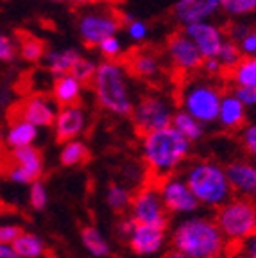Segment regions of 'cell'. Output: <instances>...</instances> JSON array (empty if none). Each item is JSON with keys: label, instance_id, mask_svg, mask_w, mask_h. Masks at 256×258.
<instances>
[{"label": "cell", "instance_id": "6da1fadb", "mask_svg": "<svg viewBox=\"0 0 256 258\" xmlns=\"http://www.w3.org/2000/svg\"><path fill=\"white\" fill-rule=\"evenodd\" d=\"M92 92L95 102L115 117H129L135 106L131 74L118 59H104L97 63L92 77Z\"/></svg>", "mask_w": 256, "mask_h": 258}, {"label": "cell", "instance_id": "7a4b0ae2", "mask_svg": "<svg viewBox=\"0 0 256 258\" xmlns=\"http://www.w3.org/2000/svg\"><path fill=\"white\" fill-rule=\"evenodd\" d=\"M190 149L192 142L186 140L172 125L145 133L142 138L144 160L152 174L158 177H167L176 172L177 167L188 158Z\"/></svg>", "mask_w": 256, "mask_h": 258}, {"label": "cell", "instance_id": "3957f363", "mask_svg": "<svg viewBox=\"0 0 256 258\" xmlns=\"http://www.w3.org/2000/svg\"><path fill=\"white\" fill-rule=\"evenodd\" d=\"M172 244L190 258H220L226 249V237L212 219L188 217L176 226Z\"/></svg>", "mask_w": 256, "mask_h": 258}, {"label": "cell", "instance_id": "277c9868", "mask_svg": "<svg viewBox=\"0 0 256 258\" xmlns=\"http://www.w3.org/2000/svg\"><path fill=\"white\" fill-rule=\"evenodd\" d=\"M184 181L204 206H220L231 199V185L224 167L213 161H196L184 172Z\"/></svg>", "mask_w": 256, "mask_h": 258}, {"label": "cell", "instance_id": "5b68a950", "mask_svg": "<svg viewBox=\"0 0 256 258\" xmlns=\"http://www.w3.org/2000/svg\"><path fill=\"white\" fill-rule=\"evenodd\" d=\"M220 99H222L220 86L208 77L188 79L181 86L179 92L181 109L190 113L192 117H196L204 125L217 122Z\"/></svg>", "mask_w": 256, "mask_h": 258}, {"label": "cell", "instance_id": "8992f818", "mask_svg": "<svg viewBox=\"0 0 256 258\" xmlns=\"http://www.w3.org/2000/svg\"><path fill=\"white\" fill-rule=\"evenodd\" d=\"M215 222L226 238L244 240L256 233V206L249 199H229L219 206Z\"/></svg>", "mask_w": 256, "mask_h": 258}, {"label": "cell", "instance_id": "52a82bcc", "mask_svg": "<svg viewBox=\"0 0 256 258\" xmlns=\"http://www.w3.org/2000/svg\"><path fill=\"white\" fill-rule=\"evenodd\" d=\"M120 18L115 11L108 8H100V6H93L83 11L77 18V36L81 38L86 47L97 48L99 43L104 38L111 36V34H118L120 31Z\"/></svg>", "mask_w": 256, "mask_h": 258}, {"label": "cell", "instance_id": "ba28073f", "mask_svg": "<svg viewBox=\"0 0 256 258\" xmlns=\"http://www.w3.org/2000/svg\"><path fill=\"white\" fill-rule=\"evenodd\" d=\"M131 117L136 129L142 135H145L170 125L174 117V108L167 97L152 93V95H145L138 102H135Z\"/></svg>", "mask_w": 256, "mask_h": 258}, {"label": "cell", "instance_id": "9c48e42d", "mask_svg": "<svg viewBox=\"0 0 256 258\" xmlns=\"http://www.w3.org/2000/svg\"><path fill=\"white\" fill-rule=\"evenodd\" d=\"M165 59L179 74H194L201 70L203 56L184 32H174L165 43Z\"/></svg>", "mask_w": 256, "mask_h": 258}, {"label": "cell", "instance_id": "30bf717a", "mask_svg": "<svg viewBox=\"0 0 256 258\" xmlns=\"http://www.w3.org/2000/svg\"><path fill=\"white\" fill-rule=\"evenodd\" d=\"M131 214L135 222L138 224H152V226H167V208L161 199L160 188H142L131 199Z\"/></svg>", "mask_w": 256, "mask_h": 258}, {"label": "cell", "instance_id": "8fae6325", "mask_svg": "<svg viewBox=\"0 0 256 258\" xmlns=\"http://www.w3.org/2000/svg\"><path fill=\"white\" fill-rule=\"evenodd\" d=\"M183 32L196 43V47L199 48L203 59L217 57L220 47L228 40V36H226V32L222 31V27L212 20H203V22H196V24L184 25Z\"/></svg>", "mask_w": 256, "mask_h": 258}, {"label": "cell", "instance_id": "7c38bea8", "mask_svg": "<svg viewBox=\"0 0 256 258\" xmlns=\"http://www.w3.org/2000/svg\"><path fill=\"white\" fill-rule=\"evenodd\" d=\"M160 194L163 199V205L170 214H194L199 208V201L188 188L186 181L181 177L167 176L165 181L160 185Z\"/></svg>", "mask_w": 256, "mask_h": 258}, {"label": "cell", "instance_id": "4fadbf2b", "mask_svg": "<svg viewBox=\"0 0 256 258\" xmlns=\"http://www.w3.org/2000/svg\"><path fill=\"white\" fill-rule=\"evenodd\" d=\"M43 172V158L34 145L13 149V167L9 170L11 181L18 185H31L32 181L40 179Z\"/></svg>", "mask_w": 256, "mask_h": 258}, {"label": "cell", "instance_id": "5bb4252c", "mask_svg": "<svg viewBox=\"0 0 256 258\" xmlns=\"http://www.w3.org/2000/svg\"><path fill=\"white\" fill-rule=\"evenodd\" d=\"M57 102L52 97L47 95H32L25 99L18 108H16V117L31 122L36 127H48L54 124L57 113Z\"/></svg>", "mask_w": 256, "mask_h": 258}, {"label": "cell", "instance_id": "9a60e30c", "mask_svg": "<svg viewBox=\"0 0 256 258\" xmlns=\"http://www.w3.org/2000/svg\"><path fill=\"white\" fill-rule=\"evenodd\" d=\"M86 111L77 104H67L59 106L56 113V118H54V131H56V138L59 142H67L77 138L84 129H86Z\"/></svg>", "mask_w": 256, "mask_h": 258}, {"label": "cell", "instance_id": "2e32d148", "mask_svg": "<svg viewBox=\"0 0 256 258\" xmlns=\"http://www.w3.org/2000/svg\"><path fill=\"white\" fill-rule=\"evenodd\" d=\"M219 11L220 0H177L172 8L174 18L183 27L196 22L212 20Z\"/></svg>", "mask_w": 256, "mask_h": 258}, {"label": "cell", "instance_id": "e0dca14e", "mask_svg": "<svg viewBox=\"0 0 256 258\" xmlns=\"http://www.w3.org/2000/svg\"><path fill=\"white\" fill-rule=\"evenodd\" d=\"M129 246L136 254H156L165 246V228L152 224H138L129 235Z\"/></svg>", "mask_w": 256, "mask_h": 258}, {"label": "cell", "instance_id": "ac0fdd59", "mask_svg": "<svg viewBox=\"0 0 256 258\" xmlns=\"http://www.w3.org/2000/svg\"><path fill=\"white\" fill-rule=\"evenodd\" d=\"M245 120H247V108L238 99V95L233 90L228 93H222L219 113H217V122L220 127L228 129V131H236V129L244 127Z\"/></svg>", "mask_w": 256, "mask_h": 258}, {"label": "cell", "instance_id": "d6986e66", "mask_svg": "<svg viewBox=\"0 0 256 258\" xmlns=\"http://www.w3.org/2000/svg\"><path fill=\"white\" fill-rule=\"evenodd\" d=\"M125 67H127L131 76L138 77V79L151 81L160 77L161 69H163V61L151 48H138L133 54H129Z\"/></svg>", "mask_w": 256, "mask_h": 258}, {"label": "cell", "instance_id": "ffe728a7", "mask_svg": "<svg viewBox=\"0 0 256 258\" xmlns=\"http://www.w3.org/2000/svg\"><path fill=\"white\" fill-rule=\"evenodd\" d=\"M231 190L242 196H254L256 194V165L251 161L236 160L226 167Z\"/></svg>", "mask_w": 256, "mask_h": 258}, {"label": "cell", "instance_id": "44dd1931", "mask_svg": "<svg viewBox=\"0 0 256 258\" xmlns=\"http://www.w3.org/2000/svg\"><path fill=\"white\" fill-rule=\"evenodd\" d=\"M84 92V83L74 74H63L52 81V99L57 106L77 104Z\"/></svg>", "mask_w": 256, "mask_h": 258}, {"label": "cell", "instance_id": "7402d4cb", "mask_svg": "<svg viewBox=\"0 0 256 258\" xmlns=\"http://www.w3.org/2000/svg\"><path fill=\"white\" fill-rule=\"evenodd\" d=\"M81 56L83 54L77 48H54V50L45 52L41 61H43L48 74H52V77H57L63 74H72L74 67Z\"/></svg>", "mask_w": 256, "mask_h": 258}, {"label": "cell", "instance_id": "603a6c76", "mask_svg": "<svg viewBox=\"0 0 256 258\" xmlns=\"http://www.w3.org/2000/svg\"><path fill=\"white\" fill-rule=\"evenodd\" d=\"M38 131L40 127H36L31 122L24 120V118L16 117L15 120L9 124L8 131H6V144L11 149H20V147H27V145H34L38 138Z\"/></svg>", "mask_w": 256, "mask_h": 258}, {"label": "cell", "instance_id": "cb8c5ba5", "mask_svg": "<svg viewBox=\"0 0 256 258\" xmlns=\"http://www.w3.org/2000/svg\"><path fill=\"white\" fill-rule=\"evenodd\" d=\"M172 127H176L181 135H183L186 140L190 142H197L203 138L204 135V124L199 122L196 117H192L190 113H186L184 109H179V111H174L172 122H170Z\"/></svg>", "mask_w": 256, "mask_h": 258}, {"label": "cell", "instance_id": "d4e9b609", "mask_svg": "<svg viewBox=\"0 0 256 258\" xmlns=\"http://www.w3.org/2000/svg\"><path fill=\"white\" fill-rule=\"evenodd\" d=\"M229 72L235 86L256 90V57L244 56Z\"/></svg>", "mask_w": 256, "mask_h": 258}, {"label": "cell", "instance_id": "484cf974", "mask_svg": "<svg viewBox=\"0 0 256 258\" xmlns=\"http://www.w3.org/2000/svg\"><path fill=\"white\" fill-rule=\"evenodd\" d=\"M88 147L83 140L79 138H72V140L63 142V147H61L59 160L65 167H77L83 165L84 161L88 160Z\"/></svg>", "mask_w": 256, "mask_h": 258}, {"label": "cell", "instance_id": "4316f807", "mask_svg": "<svg viewBox=\"0 0 256 258\" xmlns=\"http://www.w3.org/2000/svg\"><path fill=\"white\" fill-rule=\"evenodd\" d=\"M11 246L22 258H41L45 253V242L38 235L25 233V231L18 235V238Z\"/></svg>", "mask_w": 256, "mask_h": 258}, {"label": "cell", "instance_id": "83f0119b", "mask_svg": "<svg viewBox=\"0 0 256 258\" xmlns=\"http://www.w3.org/2000/svg\"><path fill=\"white\" fill-rule=\"evenodd\" d=\"M231 40L236 41L242 56L256 57V27L236 24L231 27Z\"/></svg>", "mask_w": 256, "mask_h": 258}, {"label": "cell", "instance_id": "f1b7e54d", "mask_svg": "<svg viewBox=\"0 0 256 258\" xmlns=\"http://www.w3.org/2000/svg\"><path fill=\"white\" fill-rule=\"evenodd\" d=\"M81 242L83 246L88 249V253H92L93 256H106L109 253V244L104 238V235L100 233L97 228L93 226H86L81 231Z\"/></svg>", "mask_w": 256, "mask_h": 258}, {"label": "cell", "instance_id": "f546056e", "mask_svg": "<svg viewBox=\"0 0 256 258\" xmlns=\"http://www.w3.org/2000/svg\"><path fill=\"white\" fill-rule=\"evenodd\" d=\"M18 52L29 63H38V61L43 59L47 50H45V45L41 40H38L34 36H25L18 43Z\"/></svg>", "mask_w": 256, "mask_h": 258}, {"label": "cell", "instance_id": "4dcf8cb0", "mask_svg": "<svg viewBox=\"0 0 256 258\" xmlns=\"http://www.w3.org/2000/svg\"><path fill=\"white\" fill-rule=\"evenodd\" d=\"M220 11L233 18H242L256 13V0H220Z\"/></svg>", "mask_w": 256, "mask_h": 258}, {"label": "cell", "instance_id": "1f68e13d", "mask_svg": "<svg viewBox=\"0 0 256 258\" xmlns=\"http://www.w3.org/2000/svg\"><path fill=\"white\" fill-rule=\"evenodd\" d=\"M106 203L115 212H122L131 205V192L125 186L109 185L108 190H106Z\"/></svg>", "mask_w": 256, "mask_h": 258}, {"label": "cell", "instance_id": "d6a6232c", "mask_svg": "<svg viewBox=\"0 0 256 258\" xmlns=\"http://www.w3.org/2000/svg\"><path fill=\"white\" fill-rule=\"evenodd\" d=\"M242 57L244 56H242L240 48H238L236 41H233L231 38H228V40L224 41V45L220 47L219 54H217V61H219L220 67L224 70H231Z\"/></svg>", "mask_w": 256, "mask_h": 258}, {"label": "cell", "instance_id": "836d02e7", "mask_svg": "<svg viewBox=\"0 0 256 258\" xmlns=\"http://www.w3.org/2000/svg\"><path fill=\"white\" fill-rule=\"evenodd\" d=\"M125 29V36L133 41V43H144L149 38L151 31H149V25L145 24L140 18H135V16H127L124 22Z\"/></svg>", "mask_w": 256, "mask_h": 258}, {"label": "cell", "instance_id": "e575fe53", "mask_svg": "<svg viewBox=\"0 0 256 258\" xmlns=\"http://www.w3.org/2000/svg\"><path fill=\"white\" fill-rule=\"evenodd\" d=\"M99 52L104 59H118L124 52V41L118 34H111V36L104 38L99 43Z\"/></svg>", "mask_w": 256, "mask_h": 258}, {"label": "cell", "instance_id": "d590c367", "mask_svg": "<svg viewBox=\"0 0 256 258\" xmlns=\"http://www.w3.org/2000/svg\"><path fill=\"white\" fill-rule=\"evenodd\" d=\"M29 203L34 210H43L48 203V192L47 186L36 179V181L31 183V188H29Z\"/></svg>", "mask_w": 256, "mask_h": 258}, {"label": "cell", "instance_id": "8d00e7d4", "mask_svg": "<svg viewBox=\"0 0 256 258\" xmlns=\"http://www.w3.org/2000/svg\"><path fill=\"white\" fill-rule=\"evenodd\" d=\"M95 69H97V63L92 59V57L81 56L79 61L76 63V67H74L72 74L76 77H79V79L83 81V83H88V81H92Z\"/></svg>", "mask_w": 256, "mask_h": 258}, {"label": "cell", "instance_id": "74e56055", "mask_svg": "<svg viewBox=\"0 0 256 258\" xmlns=\"http://www.w3.org/2000/svg\"><path fill=\"white\" fill-rule=\"evenodd\" d=\"M240 140H242V145H244V149L247 151L252 158H256V122L242 127Z\"/></svg>", "mask_w": 256, "mask_h": 258}, {"label": "cell", "instance_id": "f35d334b", "mask_svg": "<svg viewBox=\"0 0 256 258\" xmlns=\"http://www.w3.org/2000/svg\"><path fill=\"white\" fill-rule=\"evenodd\" d=\"M16 56V43L6 34H0V63H9Z\"/></svg>", "mask_w": 256, "mask_h": 258}, {"label": "cell", "instance_id": "ab89813d", "mask_svg": "<svg viewBox=\"0 0 256 258\" xmlns=\"http://www.w3.org/2000/svg\"><path fill=\"white\" fill-rule=\"evenodd\" d=\"M22 233V228L16 224H0V244L11 246L13 242Z\"/></svg>", "mask_w": 256, "mask_h": 258}, {"label": "cell", "instance_id": "60d3db41", "mask_svg": "<svg viewBox=\"0 0 256 258\" xmlns=\"http://www.w3.org/2000/svg\"><path fill=\"white\" fill-rule=\"evenodd\" d=\"M233 92L238 95L242 102H244L245 108H251V109H256V90L252 88H242V86H235Z\"/></svg>", "mask_w": 256, "mask_h": 258}, {"label": "cell", "instance_id": "b9f144b4", "mask_svg": "<svg viewBox=\"0 0 256 258\" xmlns=\"http://www.w3.org/2000/svg\"><path fill=\"white\" fill-rule=\"evenodd\" d=\"M201 70L206 74V77H213V76H219L224 69L220 67V63L217 61V57H212V59H203Z\"/></svg>", "mask_w": 256, "mask_h": 258}, {"label": "cell", "instance_id": "7bdbcfd3", "mask_svg": "<svg viewBox=\"0 0 256 258\" xmlns=\"http://www.w3.org/2000/svg\"><path fill=\"white\" fill-rule=\"evenodd\" d=\"M242 254H244V258H256V233L247 238H244Z\"/></svg>", "mask_w": 256, "mask_h": 258}, {"label": "cell", "instance_id": "ee69618b", "mask_svg": "<svg viewBox=\"0 0 256 258\" xmlns=\"http://www.w3.org/2000/svg\"><path fill=\"white\" fill-rule=\"evenodd\" d=\"M135 226H136V222H135V219H124V221H120V224H118V233L122 235V237H125V238H129V235L133 233V230H135Z\"/></svg>", "mask_w": 256, "mask_h": 258}, {"label": "cell", "instance_id": "f6af8a7d", "mask_svg": "<svg viewBox=\"0 0 256 258\" xmlns=\"http://www.w3.org/2000/svg\"><path fill=\"white\" fill-rule=\"evenodd\" d=\"M0 258H22L20 254L13 249V246L8 244H0Z\"/></svg>", "mask_w": 256, "mask_h": 258}, {"label": "cell", "instance_id": "bcb514c9", "mask_svg": "<svg viewBox=\"0 0 256 258\" xmlns=\"http://www.w3.org/2000/svg\"><path fill=\"white\" fill-rule=\"evenodd\" d=\"M54 2H67V4H74V6H93L99 0H54Z\"/></svg>", "mask_w": 256, "mask_h": 258}, {"label": "cell", "instance_id": "7dc6e473", "mask_svg": "<svg viewBox=\"0 0 256 258\" xmlns=\"http://www.w3.org/2000/svg\"><path fill=\"white\" fill-rule=\"evenodd\" d=\"M165 258H190L188 254H184L183 251H179V249H176V247H174L172 251H168L167 254H165Z\"/></svg>", "mask_w": 256, "mask_h": 258}]
</instances>
